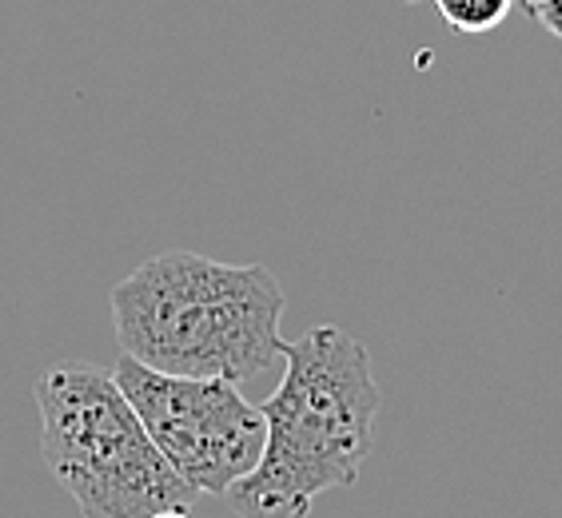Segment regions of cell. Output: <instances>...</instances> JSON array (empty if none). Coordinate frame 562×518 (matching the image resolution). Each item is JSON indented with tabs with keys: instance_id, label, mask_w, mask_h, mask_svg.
Here are the masks:
<instances>
[{
	"instance_id": "277c9868",
	"label": "cell",
	"mask_w": 562,
	"mask_h": 518,
	"mask_svg": "<svg viewBox=\"0 0 562 518\" xmlns=\"http://www.w3.org/2000/svg\"><path fill=\"white\" fill-rule=\"evenodd\" d=\"M112 375L156 451L195 495H227L260 463L263 410L251 407L236 383L168 375L132 356H120Z\"/></svg>"
},
{
	"instance_id": "7a4b0ae2",
	"label": "cell",
	"mask_w": 562,
	"mask_h": 518,
	"mask_svg": "<svg viewBox=\"0 0 562 518\" xmlns=\"http://www.w3.org/2000/svg\"><path fill=\"white\" fill-rule=\"evenodd\" d=\"M283 303L263 263L164 251L112 288V324L124 356L148 368L244 383L283 356Z\"/></svg>"
},
{
	"instance_id": "6da1fadb",
	"label": "cell",
	"mask_w": 562,
	"mask_h": 518,
	"mask_svg": "<svg viewBox=\"0 0 562 518\" xmlns=\"http://www.w3.org/2000/svg\"><path fill=\"white\" fill-rule=\"evenodd\" d=\"M379 383L368 347L339 327L283 344V379L263 403V451L232 483L236 518H307L324 491L356 486L375 447Z\"/></svg>"
},
{
	"instance_id": "52a82bcc",
	"label": "cell",
	"mask_w": 562,
	"mask_h": 518,
	"mask_svg": "<svg viewBox=\"0 0 562 518\" xmlns=\"http://www.w3.org/2000/svg\"><path fill=\"white\" fill-rule=\"evenodd\" d=\"M148 518H192V515H188V507H168V510H156V515H148Z\"/></svg>"
},
{
	"instance_id": "5b68a950",
	"label": "cell",
	"mask_w": 562,
	"mask_h": 518,
	"mask_svg": "<svg viewBox=\"0 0 562 518\" xmlns=\"http://www.w3.org/2000/svg\"><path fill=\"white\" fill-rule=\"evenodd\" d=\"M443 24L459 36H479L491 33L498 24L507 21V12L515 0H431Z\"/></svg>"
},
{
	"instance_id": "3957f363",
	"label": "cell",
	"mask_w": 562,
	"mask_h": 518,
	"mask_svg": "<svg viewBox=\"0 0 562 518\" xmlns=\"http://www.w3.org/2000/svg\"><path fill=\"white\" fill-rule=\"evenodd\" d=\"M36 410L41 459L80 518H148L195 498L156 451L112 371L56 363L36 379Z\"/></svg>"
},
{
	"instance_id": "8992f818",
	"label": "cell",
	"mask_w": 562,
	"mask_h": 518,
	"mask_svg": "<svg viewBox=\"0 0 562 518\" xmlns=\"http://www.w3.org/2000/svg\"><path fill=\"white\" fill-rule=\"evenodd\" d=\"M522 4H527V12L547 29V33L562 41V0H522Z\"/></svg>"
},
{
	"instance_id": "ba28073f",
	"label": "cell",
	"mask_w": 562,
	"mask_h": 518,
	"mask_svg": "<svg viewBox=\"0 0 562 518\" xmlns=\"http://www.w3.org/2000/svg\"><path fill=\"white\" fill-rule=\"evenodd\" d=\"M407 4H431V0H407Z\"/></svg>"
}]
</instances>
